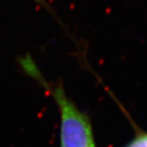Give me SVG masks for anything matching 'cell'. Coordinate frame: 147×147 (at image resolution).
<instances>
[{"label": "cell", "mask_w": 147, "mask_h": 147, "mask_svg": "<svg viewBox=\"0 0 147 147\" xmlns=\"http://www.w3.org/2000/svg\"><path fill=\"white\" fill-rule=\"evenodd\" d=\"M60 112V147H96L88 117L68 98L61 87L51 89Z\"/></svg>", "instance_id": "6da1fadb"}, {"label": "cell", "mask_w": 147, "mask_h": 147, "mask_svg": "<svg viewBox=\"0 0 147 147\" xmlns=\"http://www.w3.org/2000/svg\"><path fill=\"white\" fill-rule=\"evenodd\" d=\"M125 147H147V133L140 134Z\"/></svg>", "instance_id": "7a4b0ae2"}]
</instances>
